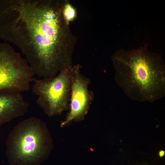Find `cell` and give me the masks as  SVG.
I'll return each mask as SVG.
<instances>
[{
  "label": "cell",
  "mask_w": 165,
  "mask_h": 165,
  "mask_svg": "<svg viewBox=\"0 0 165 165\" xmlns=\"http://www.w3.org/2000/svg\"><path fill=\"white\" fill-rule=\"evenodd\" d=\"M63 0H0V38L18 47L34 74L54 76L72 65L77 38Z\"/></svg>",
  "instance_id": "obj_1"
},
{
  "label": "cell",
  "mask_w": 165,
  "mask_h": 165,
  "mask_svg": "<svg viewBox=\"0 0 165 165\" xmlns=\"http://www.w3.org/2000/svg\"><path fill=\"white\" fill-rule=\"evenodd\" d=\"M117 84L133 100L151 103L165 96V65L160 54L147 45L116 51L111 57Z\"/></svg>",
  "instance_id": "obj_2"
},
{
  "label": "cell",
  "mask_w": 165,
  "mask_h": 165,
  "mask_svg": "<svg viewBox=\"0 0 165 165\" xmlns=\"http://www.w3.org/2000/svg\"><path fill=\"white\" fill-rule=\"evenodd\" d=\"M6 154L10 165H40L51 149L45 123L31 117L16 125L8 135Z\"/></svg>",
  "instance_id": "obj_3"
},
{
  "label": "cell",
  "mask_w": 165,
  "mask_h": 165,
  "mask_svg": "<svg viewBox=\"0 0 165 165\" xmlns=\"http://www.w3.org/2000/svg\"><path fill=\"white\" fill-rule=\"evenodd\" d=\"M72 66L54 76L33 79V92L37 96V103L45 114L52 116L61 115L69 109L72 80Z\"/></svg>",
  "instance_id": "obj_4"
},
{
  "label": "cell",
  "mask_w": 165,
  "mask_h": 165,
  "mask_svg": "<svg viewBox=\"0 0 165 165\" xmlns=\"http://www.w3.org/2000/svg\"><path fill=\"white\" fill-rule=\"evenodd\" d=\"M34 72L9 44L0 42V90L28 91Z\"/></svg>",
  "instance_id": "obj_5"
},
{
  "label": "cell",
  "mask_w": 165,
  "mask_h": 165,
  "mask_svg": "<svg viewBox=\"0 0 165 165\" xmlns=\"http://www.w3.org/2000/svg\"><path fill=\"white\" fill-rule=\"evenodd\" d=\"M79 64L72 65V80L69 102V111L61 124L64 126L73 121L84 119L94 98L89 89L90 80L81 72Z\"/></svg>",
  "instance_id": "obj_6"
},
{
  "label": "cell",
  "mask_w": 165,
  "mask_h": 165,
  "mask_svg": "<svg viewBox=\"0 0 165 165\" xmlns=\"http://www.w3.org/2000/svg\"><path fill=\"white\" fill-rule=\"evenodd\" d=\"M29 105L20 92L0 90V126L28 111Z\"/></svg>",
  "instance_id": "obj_7"
},
{
  "label": "cell",
  "mask_w": 165,
  "mask_h": 165,
  "mask_svg": "<svg viewBox=\"0 0 165 165\" xmlns=\"http://www.w3.org/2000/svg\"><path fill=\"white\" fill-rule=\"evenodd\" d=\"M62 13L65 21L69 24L76 16V11L74 7L67 0H64L62 8Z\"/></svg>",
  "instance_id": "obj_8"
},
{
  "label": "cell",
  "mask_w": 165,
  "mask_h": 165,
  "mask_svg": "<svg viewBox=\"0 0 165 165\" xmlns=\"http://www.w3.org/2000/svg\"><path fill=\"white\" fill-rule=\"evenodd\" d=\"M165 154V152L163 150H160L159 152V156L160 157H163Z\"/></svg>",
  "instance_id": "obj_9"
}]
</instances>
